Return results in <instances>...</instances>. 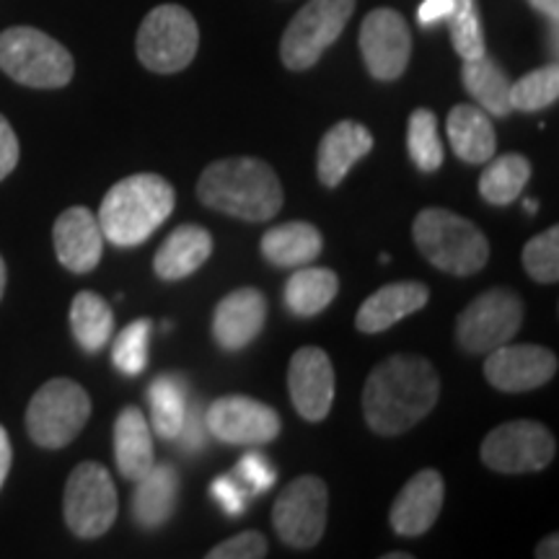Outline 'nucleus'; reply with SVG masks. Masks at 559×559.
<instances>
[{
  "mask_svg": "<svg viewBox=\"0 0 559 559\" xmlns=\"http://www.w3.org/2000/svg\"><path fill=\"white\" fill-rule=\"evenodd\" d=\"M440 376L419 355H391L370 370L362 389V417L379 436H402L438 404Z\"/></svg>",
  "mask_w": 559,
  "mask_h": 559,
  "instance_id": "obj_1",
  "label": "nucleus"
},
{
  "mask_svg": "<svg viewBox=\"0 0 559 559\" xmlns=\"http://www.w3.org/2000/svg\"><path fill=\"white\" fill-rule=\"evenodd\" d=\"M198 198L215 213L262 223L275 218L285 194L270 164L251 156L221 158L198 179Z\"/></svg>",
  "mask_w": 559,
  "mask_h": 559,
  "instance_id": "obj_2",
  "label": "nucleus"
},
{
  "mask_svg": "<svg viewBox=\"0 0 559 559\" xmlns=\"http://www.w3.org/2000/svg\"><path fill=\"white\" fill-rule=\"evenodd\" d=\"M177 192L158 174H132L117 181L104 194L99 207V226L104 241L115 247H138L171 218Z\"/></svg>",
  "mask_w": 559,
  "mask_h": 559,
  "instance_id": "obj_3",
  "label": "nucleus"
},
{
  "mask_svg": "<svg viewBox=\"0 0 559 559\" xmlns=\"http://www.w3.org/2000/svg\"><path fill=\"white\" fill-rule=\"evenodd\" d=\"M412 236L419 254L432 267L456 277H469L489 260V241L469 218L445 207H425L417 213Z\"/></svg>",
  "mask_w": 559,
  "mask_h": 559,
  "instance_id": "obj_4",
  "label": "nucleus"
},
{
  "mask_svg": "<svg viewBox=\"0 0 559 559\" xmlns=\"http://www.w3.org/2000/svg\"><path fill=\"white\" fill-rule=\"evenodd\" d=\"M0 70L21 86L62 88L73 81L75 62L68 47L34 26L0 32Z\"/></svg>",
  "mask_w": 559,
  "mask_h": 559,
  "instance_id": "obj_5",
  "label": "nucleus"
},
{
  "mask_svg": "<svg viewBox=\"0 0 559 559\" xmlns=\"http://www.w3.org/2000/svg\"><path fill=\"white\" fill-rule=\"evenodd\" d=\"M200 47L198 21L185 5H156L143 19L138 32V58L153 73L171 75L185 70L194 60Z\"/></svg>",
  "mask_w": 559,
  "mask_h": 559,
  "instance_id": "obj_6",
  "label": "nucleus"
},
{
  "mask_svg": "<svg viewBox=\"0 0 559 559\" xmlns=\"http://www.w3.org/2000/svg\"><path fill=\"white\" fill-rule=\"evenodd\" d=\"M91 417V400L81 383L70 379H52L41 383L26 407V430L41 449H62L73 443L86 428Z\"/></svg>",
  "mask_w": 559,
  "mask_h": 559,
  "instance_id": "obj_7",
  "label": "nucleus"
},
{
  "mask_svg": "<svg viewBox=\"0 0 559 559\" xmlns=\"http://www.w3.org/2000/svg\"><path fill=\"white\" fill-rule=\"evenodd\" d=\"M355 0H309L300 9L280 41V58L285 68L309 70L342 37Z\"/></svg>",
  "mask_w": 559,
  "mask_h": 559,
  "instance_id": "obj_8",
  "label": "nucleus"
},
{
  "mask_svg": "<svg viewBox=\"0 0 559 559\" xmlns=\"http://www.w3.org/2000/svg\"><path fill=\"white\" fill-rule=\"evenodd\" d=\"M62 515L79 539H99L117 521V489L107 466L83 461L70 472Z\"/></svg>",
  "mask_w": 559,
  "mask_h": 559,
  "instance_id": "obj_9",
  "label": "nucleus"
},
{
  "mask_svg": "<svg viewBox=\"0 0 559 559\" xmlns=\"http://www.w3.org/2000/svg\"><path fill=\"white\" fill-rule=\"evenodd\" d=\"M523 324V300L508 288L481 293L459 313L456 340L469 355H487L508 345Z\"/></svg>",
  "mask_w": 559,
  "mask_h": 559,
  "instance_id": "obj_10",
  "label": "nucleus"
},
{
  "mask_svg": "<svg viewBox=\"0 0 559 559\" xmlns=\"http://www.w3.org/2000/svg\"><path fill=\"white\" fill-rule=\"evenodd\" d=\"M557 453V440L536 419L502 423L481 440L479 456L492 472L526 474L542 472Z\"/></svg>",
  "mask_w": 559,
  "mask_h": 559,
  "instance_id": "obj_11",
  "label": "nucleus"
},
{
  "mask_svg": "<svg viewBox=\"0 0 559 559\" xmlns=\"http://www.w3.org/2000/svg\"><path fill=\"white\" fill-rule=\"evenodd\" d=\"M326 510H330L326 485L313 474H304L283 487L272 508V526L288 547L311 549L324 536Z\"/></svg>",
  "mask_w": 559,
  "mask_h": 559,
  "instance_id": "obj_12",
  "label": "nucleus"
},
{
  "mask_svg": "<svg viewBox=\"0 0 559 559\" xmlns=\"http://www.w3.org/2000/svg\"><path fill=\"white\" fill-rule=\"evenodd\" d=\"M205 428L226 445H264L280 436V415L270 404L251 396L228 394L210 404Z\"/></svg>",
  "mask_w": 559,
  "mask_h": 559,
  "instance_id": "obj_13",
  "label": "nucleus"
},
{
  "mask_svg": "<svg viewBox=\"0 0 559 559\" xmlns=\"http://www.w3.org/2000/svg\"><path fill=\"white\" fill-rule=\"evenodd\" d=\"M360 55L376 81H396L404 75L412 55L407 21L394 9H376L362 19Z\"/></svg>",
  "mask_w": 559,
  "mask_h": 559,
  "instance_id": "obj_14",
  "label": "nucleus"
},
{
  "mask_svg": "<svg viewBox=\"0 0 559 559\" xmlns=\"http://www.w3.org/2000/svg\"><path fill=\"white\" fill-rule=\"evenodd\" d=\"M288 391L293 407L306 423H321L332 412L334 379L332 358L321 347H300L288 366Z\"/></svg>",
  "mask_w": 559,
  "mask_h": 559,
  "instance_id": "obj_15",
  "label": "nucleus"
},
{
  "mask_svg": "<svg viewBox=\"0 0 559 559\" xmlns=\"http://www.w3.org/2000/svg\"><path fill=\"white\" fill-rule=\"evenodd\" d=\"M557 355L542 345H502L487 353L485 379L506 394L534 391L555 379Z\"/></svg>",
  "mask_w": 559,
  "mask_h": 559,
  "instance_id": "obj_16",
  "label": "nucleus"
},
{
  "mask_svg": "<svg viewBox=\"0 0 559 559\" xmlns=\"http://www.w3.org/2000/svg\"><path fill=\"white\" fill-rule=\"evenodd\" d=\"M52 243L62 267L75 272V275H86V272L99 267L104 254L99 218L88 207H68L55 221Z\"/></svg>",
  "mask_w": 559,
  "mask_h": 559,
  "instance_id": "obj_17",
  "label": "nucleus"
},
{
  "mask_svg": "<svg viewBox=\"0 0 559 559\" xmlns=\"http://www.w3.org/2000/svg\"><path fill=\"white\" fill-rule=\"evenodd\" d=\"M267 321V298L257 288H239L218 300L213 311V340L226 353H239L260 337Z\"/></svg>",
  "mask_w": 559,
  "mask_h": 559,
  "instance_id": "obj_18",
  "label": "nucleus"
},
{
  "mask_svg": "<svg viewBox=\"0 0 559 559\" xmlns=\"http://www.w3.org/2000/svg\"><path fill=\"white\" fill-rule=\"evenodd\" d=\"M445 498V481L436 469H423L412 477L391 506L389 521L394 534L423 536L438 521Z\"/></svg>",
  "mask_w": 559,
  "mask_h": 559,
  "instance_id": "obj_19",
  "label": "nucleus"
},
{
  "mask_svg": "<svg viewBox=\"0 0 559 559\" xmlns=\"http://www.w3.org/2000/svg\"><path fill=\"white\" fill-rule=\"evenodd\" d=\"M430 300L428 285L417 283V280H404V283L383 285L373 296L362 300L355 317V326L362 334H379L386 332L396 321L412 317L419 309H425Z\"/></svg>",
  "mask_w": 559,
  "mask_h": 559,
  "instance_id": "obj_20",
  "label": "nucleus"
},
{
  "mask_svg": "<svg viewBox=\"0 0 559 559\" xmlns=\"http://www.w3.org/2000/svg\"><path fill=\"white\" fill-rule=\"evenodd\" d=\"M373 148V135L366 124L342 120L326 130L319 143V179L324 187H340L355 164Z\"/></svg>",
  "mask_w": 559,
  "mask_h": 559,
  "instance_id": "obj_21",
  "label": "nucleus"
},
{
  "mask_svg": "<svg viewBox=\"0 0 559 559\" xmlns=\"http://www.w3.org/2000/svg\"><path fill=\"white\" fill-rule=\"evenodd\" d=\"M213 254V236L207 228L185 223L177 230H171L169 239L160 243V249L153 257V272L166 283L185 280L198 272L202 264Z\"/></svg>",
  "mask_w": 559,
  "mask_h": 559,
  "instance_id": "obj_22",
  "label": "nucleus"
},
{
  "mask_svg": "<svg viewBox=\"0 0 559 559\" xmlns=\"http://www.w3.org/2000/svg\"><path fill=\"white\" fill-rule=\"evenodd\" d=\"M179 500V474L171 464H153L148 474L135 481L132 519L140 528H158L171 519Z\"/></svg>",
  "mask_w": 559,
  "mask_h": 559,
  "instance_id": "obj_23",
  "label": "nucleus"
},
{
  "mask_svg": "<svg viewBox=\"0 0 559 559\" xmlns=\"http://www.w3.org/2000/svg\"><path fill=\"white\" fill-rule=\"evenodd\" d=\"M445 130H449L453 153L466 164H487L498 151L492 120L485 109L474 107V104H456L451 109Z\"/></svg>",
  "mask_w": 559,
  "mask_h": 559,
  "instance_id": "obj_24",
  "label": "nucleus"
},
{
  "mask_svg": "<svg viewBox=\"0 0 559 559\" xmlns=\"http://www.w3.org/2000/svg\"><path fill=\"white\" fill-rule=\"evenodd\" d=\"M115 461L117 469L128 481H138L151 472L153 461V438L151 425L143 409L124 407L115 419Z\"/></svg>",
  "mask_w": 559,
  "mask_h": 559,
  "instance_id": "obj_25",
  "label": "nucleus"
},
{
  "mask_svg": "<svg viewBox=\"0 0 559 559\" xmlns=\"http://www.w3.org/2000/svg\"><path fill=\"white\" fill-rule=\"evenodd\" d=\"M321 249H324V239L313 223H280L262 236L264 260L275 267H304L319 260Z\"/></svg>",
  "mask_w": 559,
  "mask_h": 559,
  "instance_id": "obj_26",
  "label": "nucleus"
},
{
  "mask_svg": "<svg viewBox=\"0 0 559 559\" xmlns=\"http://www.w3.org/2000/svg\"><path fill=\"white\" fill-rule=\"evenodd\" d=\"M340 293V277L326 267H298L285 283V306L300 319L319 317Z\"/></svg>",
  "mask_w": 559,
  "mask_h": 559,
  "instance_id": "obj_27",
  "label": "nucleus"
},
{
  "mask_svg": "<svg viewBox=\"0 0 559 559\" xmlns=\"http://www.w3.org/2000/svg\"><path fill=\"white\" fill-rule=\"evenodd\" d=\"M461 83L489 117H508L510 111V79L502 66L485 52L477 60H464Z\"/></svg>",
  "mask_w": 559,
  "mask_h": 559,
  "instance_id": "obj_28",
  "label": "nucleus"
},
{
  "mask_svg": "<svg viewBox=\"0 0 559 559\" xmlns=\"http://www.w3.org/2000/svg\"><path fill=\"white\" fill-rule=\"evenodd\" d=\"M70 330L86 353H99L115 334V311L99 293L81 290L70 304Z\"/></svg>",
  "mask_w": 559,
  "mask_h": 559,
  "instance_id": "obj_29",
  "label": "nucleus"
},
{
  "mask_svg": "<svg viewBox=\"0 0 559 559\" xmlns=\"http://www.w3.org/2000/svg\"><path fill=\"white\" fill-rule=\"evenodd\" d=\"M531 179V164L523 153H506L487 160V169L479 177V194L489 205H510L526 190Z\"/></svg>",
  "mask_w": 559,
  "mask_h": 559,
  "instance_id": "obj_30",
  "label": "nucleus"
},
{
  "mask_svg": "<svg viewBox=\"0 0 559 559\" xmlns=\"http://www.w3.org/2000/svg\"><path fill=\"white\" fill-rule=\"evenodd\" d=\"M148 404L153 428L164 440H177L181 425H185L187 409V386L179 376L164 373L151 383L148 389Z\"/></svg>",
  "mask_w": 559,
  "mask_h": 559,
  "instance_id": "obj_31",
  "label": "nucleus"
},
{
  "mask_svg": "<svg viewBox=\"0 0 559 559\" xmlns=\"http://www.w3.org/2000/svg\"><path fill=\"white\" fill-rule=\"evenodd\" d=\"M407 148L412 164L419 171L432 174L443 166V140L438 132V117L432 109H415L407 128Z\"/></svg>",
  "mask_w": 559,
  "mask_h": 559,
  "instance_id": "obj_32",
  "label": "nucleus"
},
{
  "mask_svg": "<svg viewBox=\"0 0 559 559\" xmlns=\"http://www.w3.org/2000/svg\"><path fill=\"white\" fill-rule=\"evenodd\" d=\"M559 99V68H536L523 75L521 81L510 83V109L513 111H542Z\"/></svg>",
  "mask_w": 559,
  "mask_h": 559,
  "instance_id": "obj_33",
  "label": "nucleus"
},
{
  "mask_svg": "<svg viewBox=\"0 0 559 559\" xmlns=\"http://www.w3.org/2000/svg\"><path fill=\"white\" fill-rule=\"evenodd\" d=\"M449 26L453 50H456L461 60H477L487 52L477 0H453Z\"/></svg>",
  "mask_w": 559,
  "mask_h": 559,
  "instance_id": "obj_34",
  "label": "nucleus"
},
{
  "mask_svg": "<svg viewBox=\"0 0 559 559\" xmlns=\"http://www.w3.org/2000/svg\"><path fill=\"white\" fill-rule=\"evenodd\" d=\"M153 334L151 319H138L117 334L111 347V362L124 376H140L148 366V342Z\"/></svg>",
  "mask_w": 559,
  "mask_h": 559,
  "instance_id": "obj_35",
  "label": "nucleus"
},
{
  "mask_svg": "<svg viewBox=\"0 0 559 559\" xmlns=\"http://www.w3.org/2000/svg\"><path fill=\"white\" fill-rule=\"evenodd\" d=\"M523 270L536 283L551 285L559 280V228L551 226L539 236L528 239L521 254Z\"/></svg>",
  "mask_w": 559,
  "mask_h": 559,
  "instance_id": "obj_36",
  "label": "nucleus"
},
{
  "mask_svg": "<svg viewBox=\"0 0 559 559\" xmlns=\"http://www.w3.org/2000/svg\"><path fill=\"white\" fill-rule=\"evenodd\" d=\"M236 477H239L241 485L247 487L251 495V492H267V489L275 487L277 472L264 453L249 451L243 453L239 464H236Z\"/></svg>",
  "mask_w": 559,
  "mask_h": 559,
  "instance_id": "obj_37",
  "label": "nucleus"
},
{
  "mask_svg": "<svg viewBox=\"0 0 559 559\" xmlns=\"http://www.w3.org/2000/svg\"><path fill=\"white\" fill-rule=\"evenodd\" d=\"M267 557V539L260 531H243V534L230 536L218 547L207 551V559H262Z\"/></svg>",
  "mask_w": 559,
  "mask_h": 559,
  "instance_id": "obj_38",
  "label": "nucleus"
},
{
  "mask_svg": "<svg viewBox=\"0 0 559 559\" xmlns=\"http://www.w3.org/2000/svg\"><path fill=\"white\" fill-rule=\"evenodd\" d=\"M210 495L218 500V506L226 510L228 515H241L247 510V500H249V489L241 485L236 474H223L213 481L210 487Z\"/></svg>",
  "mask_w": 559,
  "mask_h": 559,
  "instance_id": "obj_39",
  "label": "nucleus"
},
{
  "mask_svg": "<svg viewBox=\"0 0 559 559\" xmlns=\"http://www.w3.org/2000/svg\"><path fill=\"white\" fill-rule=\"evenodd\" d=\"M19 164V138L13 132L11 122L0 115V181L11 177V171Z\"/></svg>",
  "mask_w": 559,
  "mask_h": 559,
  "instance_id": "obj_40",
  "label": "nucleus"
},
{
  "mask_svg": "<svg viewBox=\"0 0 559 559\" xmlns=\"http://www.w3.org/2000/svg\"><path fill=\"white\" fill-rule=\"evenodd\" d=\"M205 423H202L200 417V409H187V417H185V425H181L179 430V438H181V445H185L187 451H194V449H202V443H205Z\"/></svg>",
  "mask_w": 559,
  "mask_h": 559,
  "instance_id": "obj_41",
  "label": "nucleus"
},
{
  "mask_svg": "<svg viewBox=\"0 0 559 559\" xmlns=\"http://www.w3.org/2000/svg\"><path fill=\"white\" fill-rule=\"evenodd\" d=\"M453 11V0H423L417 9V21L423 26H436L440 21H449Z\"/></svg>",
  "mask_w": 559,
  "mask_h": 559,
  "instance_id": "obj_42",
  "label": "nucleus"
},
{
  "mask_svg": "<svg viewBox=\"0 0 559 559\" xmlns=\"http://www.w3.org/2000/svg\"><path fill=\"white\" fill-rule=\"evenodd\" d=\"M11 461H13V451H11V438L5 432L3 425H0V487H3L5 477L11 472Z\"/></svg>",
  "mask_w": 559,
  "mask_h": 559,
  "instance_id": "obj_43",
  "label": "nucleus"
},
{
  "mask_svg": "<svg viewBox=\"0 0 559 559\" xmlns=\"http://www.w3.org/2000/svg\"><path fill=\"white\" fill-rule=\"evenodd\" d=\"M536 557H539V559H557L559 557V536L557 534L547 536V539L539 544V549H536Z\"/></svg>",
  "mask_w": 559,
  "mask_h": 559,
  "instance_id": "obj_44",
  "label": "nucleus"
},
{
  "mask_svg": "<svg viewBox=\"0 0 559 559\" xmlns=\"http://www.w3.org/2000/svg\"><path fill=\"white\" fill-rule=\"evenodd\" d=\"M528 3L534 5L536 11L544 13V16L551 19L557 24V19H559V0H528Z\"/></svg>",
  "mask_w": 559,
  "mask_h": 559,
  "instance_id": "obj_45",
  "label": "nucleus"
},
{
  "mask_svg": "<svg viewBox=\"0 0 559 559\" xmlns=\"http://www.w3.org/2000/svg\"><path fill=\"white\" fill-rule=\"evenodd\" d=\"M5 280H9V270H5L3 257H0V298H3V293H5Z\"/></svg>",
  "mask_w": 559,
  "mask_h": 559,
  "instance_id": "obj_46",
  "label": "nucleus"
},
{
  "mask_svg": "<svg viewBox=\"0 0 559 559\" xmlns=\"http://www.w3.org/2000/svg\"><path fill=\"white\" fill-rule=\"evenodd\" d=\"M523 210H526V213H536V210H539V202H536V200H523Z\"/></svg>",
  "mask_w": 559,
  "mask_h": 559,
  "instance_id": "obj_47",
  "label": "nucleus"
},
{
  "mask_svg": "<svg viewBox=\"0 0 559 559\" xmlns=\"http://www.w3.org/2000/svg\"><path fill=\"white\" fill-rule=\"evenodd\" d=\"M383 559H412V555H407V551H389V555H383Z\"/></svg>",
  "mask_w": 559,
  "mask_h": 559,
  "instance_id": "obj_48",
  "label": "nucleus"
}]
</instances>
